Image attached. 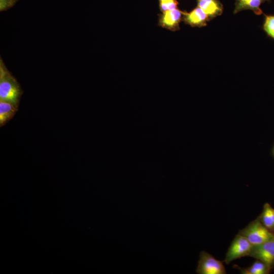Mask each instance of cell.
<instances>
[{
    "label": "cell",
    "instance_id": "9c48e42d",
    "mask_svg": "<svg viewBox=\"0 0 274 274\" xmlns=\"http://www.w3.org/2000/svg\"><path fill=\"white\" fill-rule=\"evenodd\" d=\"M269 0H235L234 13L241 11L249 10L258 15L263 14L260 6L263 3Z\"/></svg>",
    "mask_w": 274,
    "mask_h": 274
},
{
    "label": "cell",
    "instance_id": "ba28073f",
    "mask_svg": "<svg viewBox=\"0 0 274 274\" xmlns=\"http://www.w3.org/2000/svg\"><path fill=\"white\" fill-rule=\"evenodd\" d=\"M197 6L210 18L218 16L223 12V6L218 0H197Z\"/></svg>",
    "mask_w": 274,
    "mask_h": 274
},
{
    "label": "cell",
    "instance_id": "7c38bea8",
    "mask_svg": "<svg viewBox=\"0 0 274 274\" xmlns=\"http://www.w3.org/2000/svg\"><path fill=\"white\" fill-rule=\"evenodd\" d=\"M270 269L262 261L257 260L250 266L241 269V273L243 274H266Z\"/></svg>",
    "mask_w": 274,
    "mask_h": 274
},
{
    "label": "cell",
    "instance_id": "30bf717a",
    "mask_svg": "<svg viewBox=\"0 0 274 274\" xmlns=\"http://www.w3.org/2000/svg\"><path fill=\"white\" fill-rule=\"evenodd\" d=\"M13 104L0 100V126L2 127L12 119L18 110Z\"/></svg>",
    "mask_w": 274,
    "mask_h": 274
},
{
    "label": "cell",
    "instance_id": "277c9868",
    "mask_svg": "<svg viewBox=\"0 0 274 274\" xmlns=\"http://www.w3.org/2000/svg\"><path fill=\"white\" fill-rule=\"evenodd\" d=\"M196 272L198 274L226 273L223 263L205 251L200 253Z\"/></svg>",
    "mask_w": 274,
    "mask_h": 274
},
{
    "label": "cell",
    "instance_id": "8fae6325",
    "mask_svg": "<svg viewBox=\"0 0 274 274\" xmlns=\"http://www.w3.org/2000/svg\"><path fill=\"white\" fill-rule=\"evenodd\" d=\"M259 218L264 226L274 233V209L268 203L264 205Z\"/></svg>",
    "mask_w": 274,
    "mask_h": 274
},
{
    "label": "cell",
    "instance_id": "2e32d148",
    "mask_svg": "<svg viewBox=\"0 0 274 274\" xmlns=\"http://www.w3.org/2000/svg\"><path fill=\"white\" fill-rule=\"evenodd\" d=\"M272 153H273V156H274V146H273V149H272Z\"/></svg>",
    "mask_w": 274,
    "mask_h": 274
},
{
    "label": "cell",
    "instance_id": "5b68a950",
    "mask_svg": "<svg viewBox=\"0 0 274 274\" xmlns=\"http://www.w3.org/2000/svg\"><path fill=\"white\" fill-rule=\"evenodd\" d=\"M249 256L262 261L271 270L274 266V238L259 245H252Z\"/></svg>",
    "mask_w": 274,
    "mask_h": 274
},
{
    "label": "cell",
    "instance_id": "7a4b0ae2",
    "mask_svg": "<svg viewBox=\"0 0 274 274\" xmlns=\"http://www.w3.org/2000/svg\"><path fill=\"white\" fill-rule=\"evenodd\" d=\"M238 234L244 236L253 246L274 238V233L269 231L258 218L241 230Z\"/></svg>",
    "mask_w": 274,
    "mask_h": 274
},
{
    "label": "cell",
    "instance_id": "6da1fadb",
    "mask_svg": "<svg viewBox=\"0 0 274 274\" xmlns=\"http://www.w3.org/2000/svg\"><path fill=\"white\" fill-rule=\"evenodd\" d=\"M23 90L16 78L0 59V100L10 102L19 107Z\"/></svg>",
    "mask_w": 274,
    "mask_h": 274
},
{
    "label": "cell",
    "instance_id": "8992f818",
    "mask_svg": "<svg viewBox=\"0 0 274 274\" xmlns=\"http://www.w3.org/2000/svg\"><path fill=\"white\" fill-rule=\"evenodd\" d=\"M184 12L176 9L162 12L159 17L158 25L171 31L180 29V23L182 20Z\"/></svg>",
    "mask_w": 274,
    "mask_h": 274
},
{
    "label": "cell",
    "instance_id": "3957f363",
    "mask_svg": "<svg viewBox=\"0 0 274 274\" xmlns=\"http://www.w3.org/2000/svg\"><path fill=\"white\" fill-rule=\"evenodd\" d=\"M252 245L243 235L238 234L233 238L224 259V262L229 264L242 257L249 256Z\"/></svg>",
    "mask_w": 274,
    "mask_h": 274
},
{
    "label": "cell",
    "instance_id": "9a60e30c",
    "mask_svg": "<svg viewBox=\"0 0 274 274\" xmlns=\"http://www.w3.org/2000/svg\"><path fill=\"white\" fill-rule=\"evenodd\" d=\"M18 0H0V11H7L13 7Z\"/></svg>",
    "mask_w": 274,
    "mask_h": 274
},
{
    "label": "cell",
    "instance_id": "5bb4252c",
    "mask_svg": "<svg viewBox=\"0 0 274 274\" xmlns=\"http://www.w3.org/2000/svg\"><path fill=\"white\" fill-rule=\"evenodd\" d=\"M160 10L162 12L178 8L177 0H159Z\"/></svg>",
    "mask_w": 274,
    "mask_h": 274
},
{
    "label": "cell",
    "instance_id": "52a82bcc",
    "mask_svg": "<svg viewBox=\"0 0 274 274\" xmlns=\"http://www.w3.org/2000/svg\"><path fill=\"white\" fill-rule=\"evenodd\" d=\"M183 19L185 23L192 27H202L207 25L210 18L197 6L190 12H184Z\"/></svg>",
    "mask_w": 274,
    "mask_h": 274
},
{
    "label": "cell",
    "instance_id": "4fadbf2b",
    "mask_svg": "<svg viewBox=\"0 0 274 274\" xmlns=\"http://www.w3.org/2000/svg\"><path fill=\"white\" fill-rule=\"evenodd\" d=\"M263 29L267 35L274 39V15H264Z\"/></svg>",
    "mask_w": 274,
    "mask_h": 274
}]
</instances>
